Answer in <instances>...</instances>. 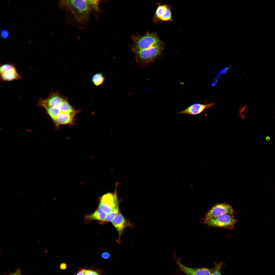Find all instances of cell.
<instances>
[{
    "label": "cell",
    "mask_w": 275,
    "mask_h": 275,
    "mask_svg": "<svg viewBox=\"0 0 275 275\" xmlns=\"http://www.w3.org/2000/svg\"><path fill=\"white\" fill-rule=\"evenodd\" d=\"M132 50L147 49L156 45L161 42L155 33H148L142 36L132 37Z\"/></svg>",
    "instance_id": "2"
},
{
    "label": "cell",
    "mask_w": 275,
    "mask_h": 275,
    "mask_svg": "<svg viewBox=\"0 0 275 275\" xmlns=\"http://www.w3.org/2000/svg\"><path fill=\"white\" fill-rule=\"evenodd\" d=\"M172 13L170 7L169 6L160 18V20L162 21H171Z\"/></svg>",
    "instance_id": "15"
},
{
    "label": "cell",
    "mask_w": 275,
    "mask_h": 275,
    "mask_svg": "<svg viewBox=\"0 0 275 275\" xmlns=\"http://www.w3.org/2000/svg\"><path fill=\"white\" fill-rule=\"evenodd\" d=\"M9 36V31L6 29H2L1 30L0 36L1 37L4 39H7Z\"/></svg>",
    "instance_id": "17"
},
{
    "label": "cell",
    "mask_w": 275,
    "mask_h": 275,
    "mask_svg": "<svg viewBox=\"0 0 275 275\" xmlns=\"http://www.w3.org/2000/svg\"><path fill=\"white\" fill-rule=\"evenodd\" d=\"M180 270L186 275H211L213 269L204 268H191L184 265L176 260Z\"/></svg>",
    "instance_id": "7"
},
{
    "label": "cell",
    "mask_w": 275,
    "mask_h": 275,
    "mask_svg": "<svg viewBox=\"0 0 275 275\" xmlns=\"http://www.w3.org/2000/svg\"><path fill=\"white\" fill-rule=\"evenodd\" d=\"M214 103L207 104H195L190 106L184 110L177 113L178 114H185L189 115H196L202 113L205 109L210 108L214 105Z\"/></svg>",
    "instance_id": "9"
},
{
    "label": "cell",
    "mask_w": 275,
    "mask_h": 275,
    "mask_svg": "<svg viewBox=\"0 0 275 275\" xmlns=\"http://www.w3.org/2000/svg\"><path fill=\"white\" fill-rule=\"evenodd\" d=\"M67 267L66 264L64 263H61L60 266V268L62 270H65L66 269Z\"/></svg>",
    "instance_id": "20"
},
{
    "label": "cell",
    "mask_w": 275,
    "mask_h": 275,
    "mask_svg": "<svg viewBox=\"0 0 275 275\" xmlns=\"http://www.w3.org/2000/svg\"><path fill=\"white\" fill-rule=\"evenodd\" d=\"M237 222L233 214H226L210 218L204 223L212 227L232 229Z\"/></svg>",
    "instance_id": "4"
},
{
    "label": "cell",
    "mask_w": 275,
    "mask_h": 275,
    "mask_svg": "<svg viewBox=\"0 0 275 275\" xmlns=\"http://www.w3.org/2000/svg\"><path fill=\"white\" fill-rule=\"evenodd\" d=\"M111 222L117 231L120 239L123 230L129 225V222L120 211Z\"/></svg>",
    "instance_id": "8"
},
{
    "label": "cell",
    "mask_w": 275,
    "mask_h": 275,
    "mask_svg": "<svg viewBox=\"0 0 275 275\" xmlns=\"http://www.w3.org/2000/svg\"><path fill=\"white\" fill-rule=\"evenodd\" d=\"M1 80L3 81H11L21 78L14 64L0 74Z\"/></svg>",
    "instance_id": "10"
},
{
    "label": "cell",
    "mask_w": 275,
    "mask_h": 275,
    "mask_svg": "<svg viewBox=\"0 0 275 275\" xmlns=\"http://www.w3.org/2000/svg\"><path fill=\"white\" fill-rule=\"evenodd\" d=\"M106 214L102 210L98 208L93 213L86 216L85 218V222L88 223L94 220L103 222Z\"/></svg>",
    "instance_id": "11"
},
{
    "label": "cell",
    "mask_w": 275,
    "mask_h": 275,
    "mask_svg": "<svg viewBox=\"0 0 275 275\" xmlns=\"http://www.w3.org/2000/svg\"><path fill=\"white\" fill-rule=\"evenodd\" d=\"M110 254L107 252H104L101 255V256L103 259H108L110 257Z\"/></svg>",
    "instance_id": "19"
},
{
    "label": "cell",
    "mask_w": 275,
    "mask_h": 275,
    "mask_svg": "<svg viewBox=\"0 0 275 275\" xmlns=\"http://www.w3.org/2000/svg\"><path fill=\"white\" fill-rule=\"evenodd\" d=\"M221 263L216 265L213 269L211 275H221Z\"/></svg>",
    "instance_id": "16"
},
{
    "label": "cell",
    "mask_w": 275,
    "mask_h": 275,
    "mask_svg": "<svg viewBox=\"0 0 275 275\" xmlns=\"http://www.w3.org/2000/svg\"><path fill=\"white\" fill-rule=\"evenodd\" d=\"M86 270L82 269L76 275H86Z\"/></svg>",
    "instance_id": "21"
},
{
    "label": "cell",
    "mask_w": 275,
    "mask_h": 275,
    "mask_svg": "<svg viewBox=\"0 0 275 275\" xmlns=\"http://www.w3.org/2000/svg\"><path fill=\"white\" fill-rule=\"evenodd\" d=\"M10 275H20L19 273V272H16L14 273H12Z\"/></svg>",
    "instance_id": "22"
},
{
    "label": "cell",
    "mask_w": 275,
    "mask_h": 275,
    "mask_svg": "<svg viewBox=\"0 0 275 275\" xmlns=\"http://www.w3.org/2000/svg\"><path fill=\"white\" fill-rule=\"evenodd\" d=\"M163 48V43L161 42L158 45L147 49L133 51L135 53L137 61L145 64L153 61L161 54Z\"/></svg>",
    "instance_id": "3"
},
{
    "label": "cell",
    "mask_w": 275,
    "mask_h": 275,
    "mask_svg": "<svg viewBox=\"0 0 275 275\" xmlns=\"http://www.w3.org/2000/svg\"><path fill=\"white\" fill-rule=\"evenodd\" d=\"M119 212V206L118 203L116 205L114 208L111 212L106 214L104 221L106 222H111Z\"/></svg>",
    "instance_id": "14"
},
{
    "label": "cell",
    "mask_w": 275,
    "mask_h": 275,
    "mask_svg": "<svg viewBox=\"0 0 275 275\" xmlns=\"http://www.w3.org/2000/svg\"><path fill=\"white\" fill-rule=\"evenodd\" d=\"M116 189L114 193H108L101 198L98 208L107 214L111 212L118 203Z\"/></svg>",
    "instance_id": "5"
},
{
    "label": "cell",
    "mask_w": 275,
    "mask_h": 275,
    "mask_svg": "<svg viewBox=\"0 0 275 275\" xmlns=\"http://www.w3.org/2000/svg\"><path fill=\"white\" fill-rule=\"evenodd\" d=\"M233 210L232 207L226 203L217 204L213 207L206 213L203 222L210 218L224 214H232Z\"/></svg>",
    "instance_id": "6"
},
{
    "label": "cell",
    "mask_w": 275,
    "mask_h": 275,
    "mask_svg": "<svg viewBox=\"0 0 275 275\" xmlns=\"http://www.w3.org/2000/svg\"><path fill=\"white\" fill-rule=\"evenodd\" d=\"M169 6L166 5H159L155 11V17L156 19L160 20V19Z\"/></svg>",
    "instance_id": "13"
},
{
    "label": "cell",
    "mask_w": 275,
    "mask_h": 275,
    "mask_svg": "<svg viewBox=\"0 0 275 275\" xmlns=\"http://www.w3.org/2000/svg\"><path fill=\"white\" fill-rule=\"evenodd\" d=\"M270 138L269 136H267L266 138V140L267 141H269L270 140Z\"/></svg>",
    "instance_id": "23"
},
{
    "label": "cell",
    "mask_w": 275,
    "mask_h": 275,
    "mask_svg": "<svg viewBox=\"0 0 275 275\" xmlns=\"http://www.w3.org/2000/svg\"><path fill=\"white\" fill-rule=\"evenodd\" d=\"M99 3L98 0H67L61 1L59 4L76 21L84 23L88 20L91 13L99 10Z\"/></svg>",
    "instance_id": "1"
},
{
    "label": "cell",
    "mask_w": 275,
    "mask_h": 275,
    "mask_svg": "<svg viewBox=\"0 0 275 275\" xmlns=\"http://www.w3.org/2000/svg\"><path fill=\"white\" fill-rule=\"evenodd\" d=\"M104 80V77L103 74L100 73H96L92 78V81L94 85L98 86L102 85Z\"/></svg>",
    "instance_id": "12"
},
{
    "label": "cell",
    "mask_w": 275,
    "mask_h": 275,
    "mask_svg": "<svg viewBox=\"0 0 275 275\" xmlns=\"http://www.w3.org/2000/svg\"><path fill=\"white\" fill-rule=\"evenodd\" d=\"M86 275H100L96 271L90 270H86Z\"/></svg>",
    "instance_id": "18"
}]
</instances>
